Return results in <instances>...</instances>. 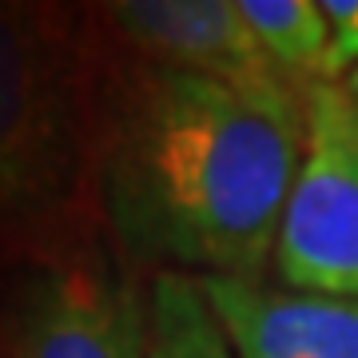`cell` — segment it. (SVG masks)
I'll use <instances>...</instances> for the list:
<instances>
[{"label": "cell", "mask_w": 358, "mask_h": 358, "mask_svg": "<svg viewBox=\"0 0 358 358\" xmlns=\"http://www.w3.org/2000/svg\"><path fill=\"white\" fill-rule=\"evenodd\" d=\"M355 103H358V100H355Z\"/></svg>", "instance_id": "7c38bea8"}, {"label": "cell", "mask_w": 358, "mask_h": 358, "mask_svg": "<svg viewBox=\"0 0 358 358\" xmlns=\"http://www.w3.org/2000/svg\"><path fill=\"white\" fill-rule=\"evenodd\" d=\"M275 271L291 291L358 299V103L343 84H307V148Z\"/></svg>", "instance_id": "277c9868"}, {"label": "cell", "mask_w": 358, "mask_h": 358, "mask_svg": "<svg viewBox=\"0 0 358 358\" xmlns=\"http://www.w3.org/2000/svg\"><path fill=\"white\" fill-rule=\"evenodd\" d=\"M4 358H148V291L108 235L0 271Z\"/></svg>", "instance_id": "3957f363"}, {"label": "cell", "mask_w": 358, "mask_h": 358, "mask_svg": "<svg viewBox=\"0 0 358 358\" xmlns=\"http://www.w3.org/2000/svg\"><path fill=\"white\" fill-rule=\"evenodd\" d=\"M331 40H327V60L322 76L327 84H338L358 68V0H319Z\"/></svg>", "instance_id": "9c48e42d"}, {"label": "cell", "mask_w": 358, "mask_h": 358, "mask_svg": "<svg viewBox=\"0 0 358 358\" xmlns=\"http://www.w3.org/2000/svg\"><path fill=\"white\" fill-rule=\"evenodd\" d=\"M199 287L235 358H358V299L275 291L231 275H203Z\"/></svg>", "instance_id": "8992f818"}, {"label": "cell", "mask_w": 358, "mask_h": 358, "mask_svg": "<svg viewBox=\"0 0 358 358\" xmlns=\"http://www.w3.org/2000/svg\"><path fill=\"white\" fill-rule=\"evenodd\" d=\"M343 88H346V92H350V96L358 100V68H355V72H350V76L343 80Z\"/></svg>", "instance_id": "30bf717a"}, {"label": "cell", "mask_w": 358, "mask_h": 358, "mask_svg": "<svg viewBox=\"0 0 358 358\" xmlns=\"http://www.w3.org/2000/svg\"><path fill=\"white\" fill-rule=\"evenodd\" d=\"M103 68L108 40L92 8L0 0V271L108 235Z\"/></svg>", "instance_id": "7a4b0ae2"}, {"label": "cell", "mask_w": 358, "mask_h": 358, "mask_svg": "<svg viewBox=\"0 0 358 358\" xmlns=\"http://www.w3.org/2000/svg\"><path fill=\"white\" fill-rule=\"evenodd\" d=\"M92 16L115 52L148 64L215 80L279 76L239 13V0H115L92 8Z\"/></svg>", "instance_id": "5b68a950"}, {"label": "cell", "mask_w": 358, "mask_h": 358, "mask_svg": "<svg viewBox=\"0 0 358 358\" xmlns=\"http://www.w3.org/2000/svg\"><path fill=\"white\" fill-rule=\"evenodd\" d=\"M239 13L279 76L319 84L331 40L319 0H239Z\"/></svg>", "instance_id": "ba28073f"}, {"label": "cell", "mask_w": 358, "mask_h": 358, "mask_svg": "<svg viewBox=\"0 0 358 358\" xmlns=\"http://www.w3.org/2000/svg\"><path fill=\"white\" fill-rule=\"evenodd\" d=\"M0 358H4V343H0Z\"/></svg>", "instance_id": "8fae6325"}, {"label": "cell", "mask_w": 358, "mask_h": 358, "mask_svg": "<svg viewBox=\"0 0 358 358\" xmlns=\"http://www.w3.org/2000/svg\"><path fill=\"white\" fill-rule=\"evenodd\" d=\"M307 148V92L215 80L108 44L100 215L136 263L255 279L279 243Z\"/></svg>", "instance_id": "6da1fadb"}, {"label": "cell", "mask_w": 358, "mask_h": 358, "mask_svg": "<svg viewBox=\"0 0 358 358\" xmlns=\"http://www.w3.org/2000/svg\"><path fill=\"white\" fill-rule=\"evenodd\" d=\"M148 358H235L195 275L155 271L148 282Z\"/></svg>", "instance_id": "52a82bcc"}]
</instances>
